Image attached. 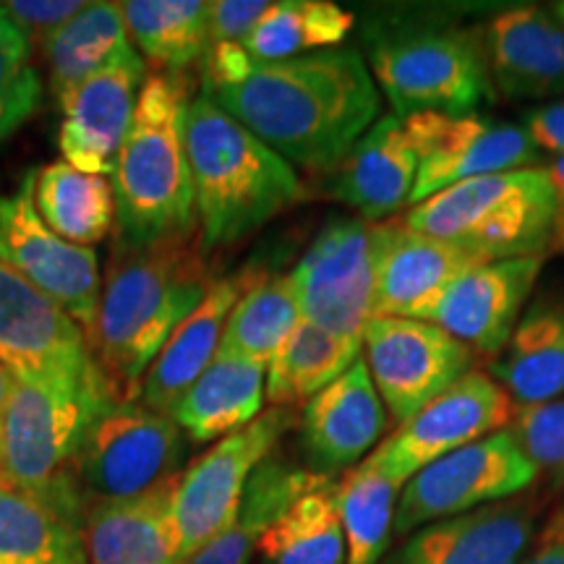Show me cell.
Returning <instances> with one entry per match:
<instances>
[{"label":"cell","instance_id":"1","mask_svg":"<svg viewBox=\"0 0 564 564\" xmlns=\"http://www.w3.org/2000/svg\"><path fill=\"white\" fill-rule=\"evenodd\" d=\"M202 63V95L295 171H333L382 112L369 63L352 47L262 63L241 45H212Z\"/></svg>","mask_w":564,"mask_h":564},{"label":"cell","instance_id":"2","mask_svg":"<svg viewBox=\"0 0 564 564\" xmlns=\"http://www.w3.org/2000/svg\"><path fill=\"white\" fill-rule=\"evenodd\" d=\"M192 97L178 74H154L141 89L116 171V253L194 241L196 204L186 147Z\"/></svg>","mask_w":564,"mask_h":564},{"label":"cell","instance_id":"3","mask_svg":"<svg viewBox=\"0 0 564 564\" xmlns=\"http://www.w3.org/2000/svg\"><path fill=\"white\" fill-rule=\"evenodd\" d=\"M186 147L204 259L308 199L299 171L204 95L188 105Z\"/></svg>","mask_w":564,"mask_h":564},{"label":"cell","instance_id":"4","mask_svg":"<svg viewBox=\"0 0 564 564\" xmlns=\"http://www.w3.org/2000/svg\"><path fill=\"white\" fill-rule=\"evenodd\" d=\"M212 288L199 243L118 257L105 280L91 352L118 403L137 400L147 371Z\"/></svg>","mask_w":564,"mask_h":564},{"label":"cell","instance_id":"5","mask_svg":"<svg viewBox=\"0 0 564 564\" xmlns=\"http://www.w3.org/2000/svg\"><path fill=\"white\" fill-rule=\"evenodd\" d=\"M116 403L100 366L84 373L19 377L9 371L0 426V476L79 523L82 444L91 423Z\"/></svg>","mask_w":564,"mask_h":564},{"label":"cell","instance_id":"6","mask_svg":"<svg viewBox=\"0 0 564 564\" xmlns=\"http://www.w3.org/2000/svg\"><path fill=\"white\" fill-rule=\"evenodd\" d=\"M366 63L392 116L476 112L494 102L478 32L444 9L382 11L366 26Z\"/></svg>","mask_w":564,"mask_h":564},{"label":"cell","instance_id":"7","mask_svg":"<svg viewBox=\"0 0 564 564\" xmlns=\"http://www.w3.org/2000/svg\"><path fill=\"white\" fill-rule=\"evenodd\" d=\"M554 212V183L546 167L533 165L444 188L415 204L403 225L481 262H505L544 257L552 249Z\"/></svg>","mask_w":564,"mask_h":564},{"label":"cell","instance_id":"8","mask_svg":"<svg viewBox=\"0 0 564 564\" xmlns=\"http://www.w3.org/2000/svg\"><path fill=\"white\" fill-rule=\"evenodd\" d=\"M295 419V408H270L249 426L223 436L199 460L181 470L171 510L178 564L192 560L232 523L253 470L272 455Z\"/></svg>","mask_w":564,"mask_h":564},{"label":"cell","instance_id":"9","mask_svg":"<svg viewBox=\"0 0 564 564\" xmlns=\"http://www.w3.org/2000/svg\"><path fill=\"white\" fill-rule=\"evenodd\" d=\"M291 280L301 319L364 345L377 299V223L329 217Z\"/></svg>","mask_w":564,"mask_h":564},{"label":"cell","instance_id":"10","mask_svg":"<svg viewBox=\"0 0 564 564\" xmlns=\"http://www.w3.org/2000/svg\"><path fill=\"white\" fill-rule=\"evenodd\" d=\"M535 468L518 447L510 429L455 449L405 481L394 507L392 533L408 535L436 520L474 512L525 491Z\"/></svg>","mask_w":564,"mask_h":564},{"label":"cell","instance_id":"11","mask_svg":"<svg viewBox=\"0 0 564 564\" xmlns=\"http://www.w3.org/2000/svg\"><path fill=\"white\" fill-rule=\"evenodd\" d=\"M34 175L17 192H0V262L37 285L95 340L102 282L95 249L74 246L47 228L34 204Z\"/></svg>","mask_w":564,"mask_h":564},{"label":"cell","instance_id":"12","mask_svg":"<svg viewBox=\"0 0 564 564\" xmlns=\"http://www.w3.org/2000/svg\"><path fill=\"white\" fill-rule=\"evenodd\" d=\"M364 361L394 423H405L474 371L476 352L432 322L371 316L364 333Z\"/></svg>","mask_w":564,"mask_h":564},{"label":"cell","instance_id":"13","mask_svg":"<svg viewBox=\"0 0 564 564\" xmlns=\"http://www.w3.org/2000/svg\"><path fill=\"white\" fill-rule=\"evenodd\" d=\"M419 154V175L408 204L484 175L533 167L539 147L523 126L497 123L481 112H415L403 118Z\"/></svg>","mask_w":564,"mask_h":564},{"label":"cell","instance_id":"14","mask_svg":"<svg viewBox=\"0 0 564 564\" xmlns=\"http://www.w3.org/2000/svg\"><path fill=\"white\" fill-rule=\"evenodd\" d=\"M183 429L139 400L110 403L82 444L79 478L100 499H131L181 474Z\"/></svg>","mask_w":564,"mask_h":564},{"label":"cell","instance_id":"15","mask_svg":"<svg viewBox=\"0 0 564 564\" xmlns=\"http://www.w3.org/2000/svg\"><path fill=\"white\" fill-rule=\"evenodd\" d=\"M514 403L494 377L468 371L436 394L411 421L400 423L377 453L387 474L403 486L440 457L510 429Z\"/></svg>","mask_w":564,"mask_h":564},{"label":"cell","instance_id":"16","mask_svg":"<svg viewBox=\"0 0 564 564\" xmlns=\"http://www.w3.org/2000/svg\"><path fill=\"white\" fill-rule=\"evenodd\" d=\"M144 84V58L129 45L108 66L70 89L61 102L63 160L76 171L110 178Z\"/></svg>","mask_w":564,"mask_h":564},{"label":"cell","instance_id":"17","mask_svg":"<svg viewBox=\"0 0 564 564\" xmlns=\"http://www.w3.org/2000/svg\"><path fill=\"white\" fill-rule=\"evenodd\" d=\"M87 335L51 295L0 262V366L19 377L84 373L95 366Z\"/></svg>","mask_w":564,"mask_h":564},{"label":"cell","instance_id":"18","mask_svg":"<svg viewBox=\"0 0 564 564\" xmlns=\"http://www.w3.org/2000/svg\"><path fill=\"white\" fill-rule=\"evenodd\" d=\"M544 257L486 262L465 272L415 319L432 322L481 356H497L518 327Z\"/></svg>","mask_w":564,"mask_h":564},{"label":"cell","instance_id":"19","mask_svg":"<svg viewBox=\"0 0 564 564\" xmlns=\"http://www.w3.org/2000/svg\"><path fill=\"white\" fill-rule=\"evenodd\" d=\"M494 95L505 100H554L564 95V26L544 6L497 11L478 30Z\"/></svg>","mask_w":564,"mask_h":564},{"label":"cell","instance_id":"20","mask_svg":"<svg viewBox=\"0 0 564 564\" xmlns=\"http://www.w3.org/2000/svg\"><path fill=\"white\" fill-rule=\"evenodd\" d=\"M384 426L387 408L361 356L343 377L303 405V453L316 474L333 476L369 457Z\"/></svg>","mask_w":564,"mask_h":564},{"label":"cell","instance_id":"21","mask_svg":"<svg viewBox=\"0 0 564 564\" xmlns=\"http://www.w3.org/2000/svg\"><path fill=\"white\" fill-rule=\"evenodd\" d=\"M486 262L440 238L421 236L403 223H377V299L373 316H408L423 308Z\"/></svg>","mask_w":564,"mask_h":564},{"label":"cell","instance_id":"22","mask_svg":"<svg viewBox=\"0 0 564 564\" xmlns=\"http://www.w3.org/2000/svg\"><path fill=\"white\" fill-rule=\"evenodd\" d=\"M419 154L405 133L403 118L384 116L352 144L327 173V188L361 220L382 223L411 202Z\"/></svg>","mask_w":564,"mask_h":564},{"label":"cell","instance_id":"23","mask_svg":"<svg viewBox=\"0 0 564 564\" xmlns=\"http://www.w3.org/2000/svg\"><path fill=\"white\" fill-rule=\"evenodd\" d=\"M259 272H262L259 267H246L230 278L212 282L199 306L181 322V327L171 335V340L147 371L137 398L141 405L173 415L178 400L217 356L225 324Z\"/></svg>","mask_w":564,"mask_h":564},{"label":"cell","instance_id":"24","mask_svg":"<svg viewBox=\"0 0 564 564\" xmlns=\"http://www.w3.org/2000/svg\"><path fill=\"white\" fill-rule=\"evenodd\" d=\"M531 535L533 510L525 502L486 505L419 528L398 564H520Z\"/></svg>","mask_w":564,"mask_h":564},{"label":"cell","instance_id":"25","mask_svg":"<svg viewBox=\"0 0 564 564\" xmlns=\"http://www.w3.org/2000/svg\"><path fill=\"white\" fill-rule=\"evenodd\" d=\"M175 474L131 499H100L87 514V564H178L173 533Z\"/></svg>","mask_w":564,"mask_h":564},{"label":"cell","instance_id":"26","mask_svg":"<svg viewBox=\"0 0 564 564\" xmlns=\"http://www.w3.org/2000/svg\"><path fill=\"white\" fill-rule=\"evenodd\" d=\"M491 377L514 408L541 405L564 394V295L539 299L491 364Z\"/></svg>","mask_w":564,"mask_h":564},{"label":"cell","instance_id":"27","mask_svg":"<svg viewBox=\"0 0 564 564\" xmlns=\"http://www.w3.org/2000/svg\"><path fill=\"white\" fill-rule=\"evenodd\" d=\"M267 366L217 350L173 408V421L194 442L223 440L262 415Z\"/></svg>","mask_w":564,"mask_h":564},{"label":"cell","instance_id":"28","mask_svg":"<svg viewBox=\"0 0 564 564\" xmlns=\"http://www.w3.org/2000/svg\"><path fill=\"white\" fill-rule=\"evenodd\" d=\"M262 564H345L337 481L316 476L259 539Z\"/></svg>","mask_w":564,"mask_h":564},{"label":"cell","instance_id":"29","mask_svg":"<svg viewBox=\"0 0 564 564\" xmlns=\"http://www.w3.org/2000/svg\"><path fill=\"white\" fill-rule=\"evenodd\" d=\"M0 564H87L82 523L0 476Z\"/></svg>","mask_w":564,"mask_h":564},{"label":"cell","instance_id":"30","mask_svg":"<svg viewBox=\"0 0 564 564\" xmlns=\"http://www.w3.org/2000/svg\"><path fill=\"white\" fill-rule=\"evenodd\" d=\"M34 204L55 236L91 249L116 228V196L105 175L76 171L66 160L34 175Z\"/></svg>","mask_w":564,"mask_h":564},{"label":"cell","instance_id":"31","mask_svg":"<svg viewBox=\"0 0 564 564\" xmlns=\"http://www.w3.org/2000/svg\"><path fill=\"white\" fill-rule=\"evenodd\" d=\"M361 348L301 319L267 366L264 400L272 408L306 405L361 358Z\"/></svg>","mask_w":564,"mask_h":564},{"label":"cell","instance_id":"32","mask_svg":"<svg viewBox=\"0 0 564 564\" xmlns=\"http://www.w3.org/2000/svg\"><path fill=\"white\" fill-rule=\"evenodd\" d=\"M316 476L319 474L295 470L270 455L253 470L241 510L232 518V523L225 525L209 544H204L183 564H249L251 556L257 554L262 533L299 494L314 484Z\"/></svg>","mask_w":564,"mask_h":564},{"label":"cell","instance_id":"33","mask_svg":"<svg viewBox=\"0 0 564 564\" xmlns=\"http://www.w3.org/2000/svg\"><path fill=\"white\" fill-rule=\"evenodd\" d=\"M129 37L160 74H178L204 61L212 47L209 3L204 0H129L121 3Z\"/></svg>","mask_w":564,"mask_h":564},{"label":"cell","instance_id":"34","mask_svg":"<svg viewBox=\"0 0 564 564\" xmlns=\"http://www.w3.org/2000/svg\"><path fill=\"white\" fill-rule=\"evenodd\" d=\"M129 45V26L121 3L84 6L74 19L42 40L55 100L63 102L70 89L79 87L95 70L108 66Z\"/></svg>","mask_w":564,"mask_h":564},{"label":"cell","instance_id":"35","mask_svg":"<svg viewBox=\"0 0 564 564\" xmlns=\"http://www.w3.org/2000/svg\"><path fill=\"white\" fill-rule=\"evenodd\" d=\"M400 484L387 474L377 449L337 481L345 533V564H379L394 525Z\"/></svg>","mask_w":564,"mask_h":564},{"label":"cell","instance_id":"36","mask_svg":"<svg viewBox=\"0 0 564 564\" xmlns=\"http://www.w3.org/2000/svg\"><path fill=\"white\" fill-rule=\"evenodd\" d=\"M356 17L329 0H280L241 42L253 61L274 63L333 51L348 37Z\"/></svg>","mask_w":564,"mask_h":564},{"label":"cell","instance_id":"37","mask_svg":"<svg viewBox=\"0 0 564 564\" xmlns=\"http://www.w3.org/2000/svg\"><path fill=\"white\" fill-rule=\"evenodd\" d=\"M301 322L291 274L259 272L225 324L220 350L270 366L274 352Z\"/></svg>","mask_w":564,"mask_h":564},{"label":"cell","instance_id":"38","mask_svg":"<svg viewBox=\"0 0 564 564\" xmlns=\"http://www.w3.org/2000/svg\"><path fill=\"white\" fill-rule=\"evenodd\" d=\"M40 89L32 37L0 6V141L37 110Z\"/></svg>","mask_w":564,"mask_h":564},{"label":"cell","instance_id":"39","mask_svg":"<svg viewBox=\"0 0 564 564\" xmlns=\"http://www.w3.org/2000/svg\"><path fill=\"white\" fill-rule=\"evenodd\" d=\"M510 432L535 474H546L554 484L564 481V394L549 403L518 408Z\"/></svg>","mask_w":564,"mask_h":564},{"label":"cell","instance_id":"40","mask_svg":"<svg viewBox=\"0 0 564 564\" xmlns=\"http://www.w3.org/2000/svg\"><path fill=\"white\" fill-rule=\"evenodd\" d=\"M267 0H215L209 3L212 45H241L267 17Z\"/></svg>","mask_w":564,"mask_h":564},{"label":"cell","instance_id":"41","mask_svg":"<svg viewBox=\"0 0 564 564\" xmlns=\"http://www.w3.org/2000/svg\"><path fill=\"white\" fill-rule=\"evenodd\" d=\"M0 6L32 40L42 42L68 19H74L87 3H79V0H11V3Z\"/></svg>","mask_w":564,"mask_h":564},{"label":"cell","instance_id":"42","mask_svg":"<svg viewBox=\"0 0 564 564\" xmlns=\"http://www.w3.org/2000/svg\"><path fill=\"white\" fill-rule=\"evenodd\" d=\"M525 131L531 133L533 144L554 158L564 154V100L549 102L544 108L528 112Z\"/></svg>","mask_w":564,"mask_h":564},{"label":"cell","instance_id":"43","mask_svg":"<svg viewBox=\"0 0 564 564\" xmlns=\"http://www.w3.org/2000/svg\"><path fill=\"white\" fill-rule=\"evenodd\" d=\"M549 178L554 183V196H556V212H554V241L552 249L564 253V154L554 158L546 167Z\"/></svg>","mask_w":564,"mask_h":564},{"label":"cell","instance_id":"44","mask_svg":"<svg viewBox=\"0 0 564 564\" xmlns=\"http://www.w3.org/2000/svg\"><path fill=\"white\" fill-rule=\"evenodd\" d=\"M520 564H564V533L549 539L544 546L535 549V552Z\"/></svg>","mask_w":564,"mask_h":564},{"label":"cell","instance_id":"45","mask_svg":"<svg viewBox=\"0 0 564 564\" xmlns=\"http://www.w3.org/2000/svg\"><path fill=\"white\" fill-rule=\"evenodd\" d=\"M6 400H9V371H6L3 366H0V426H3Z\"/></svg>","mask_w":564,"mask_h":564},{"label":"cell","instance_id":"46","mask_svg":"<svg viewBox=\"0 0 564 564\" xmlns=\"http://www.w3.org/2000/svg\"><path fill=\"white\" fill-rule=\"evenodd\" d=\"M552 11H554V17L560 19V24L564 26V3H554V6H552Z\"/></svg>","mask_w":564,"mask_h":564}]
</instances>
